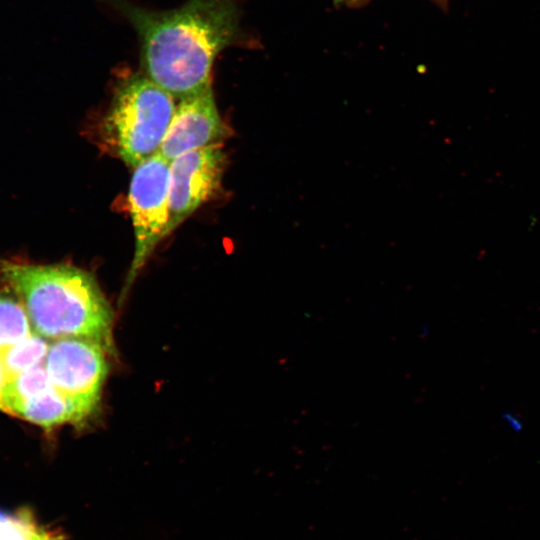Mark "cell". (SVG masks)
Here are the masks:
<instances>
[{
	"label": "cell",
	"mask_w": 540,
	"mask_h": 540,
	"mask_svg": "<svg viewBox=\"0 0 540 540\" xmlns=\"http://www.w3.org/2000/svg\"><path fill=\"white\" fill-rule=\"evenodd\" d=\"M112 6L138 36L141 73L178 101L212 87L216 57L243 40L238 0H187L165 11L127 0Z\"/></svg>",
	"instance_id": "cell-1"
},
{
	"label": "cell",
	"mask_w": 540,
	"mask_h": 540,
	"mask_svg": "<svg viewBox=\"0 0 540 540\" xmlns=\"http://www.w3.org/2000/svg\"><path fill=\"white\" fill-rule=\"evenodd\" d=\"M0 279L26 310L32 329L48 339L83 338L113 352V313L95 278L70 265L4 260Z\"/></svg>",
	"instance_id": "cell-2"
},
{
	"label": "cell",
	"mask_w": 540,
	"mask_h": 540,
	"mask_svg": "<svg viewBox=\"0 0 540 540\" xmlns=\"http://www.w3.org/2000/svg\"><path fill=\"white\" fill-rule=\"evenodd\" d=\"M175 109V99L143 73L123 78L105 119L108 138L118 156L135 168L157 154Z\"/></svg>",
	"instance_id": "cell-3"
},
{
	"label": "cell",
	"mask_w": 540,
	"mask_h": 540,
	"mask_svg": "<svg viewBox=\"0 0 540 540\" xmlns=\"http://www.w3.org/2000/svg\"><path fill=\"white\" fill-rule=\"evenodd\" d=\"M106 351L83 338H62L49 344L45 367L52 385L70 403L75 424L98 408L108 365Z\"/></svg>",
	"instance_id": "cell-4"
},
{
	"label": "cell",
	"mask_w": 540,
	"mask_h": 540,
	"mask_svg": "<svg viewBox=\"0 0 540 540\" xmlns=\"http://www.w3.org/2000/svg\"><path fill=\"white\" fill-rule=\"evenodd\" d=\"M169 166L159 153L134 168L129 204L135 237L131 268L123 291L128 290L158 242L169 221Z\"/></svg>",
	"instance_id": "cell-5"
},
{
	"label": "cell",
	"mask_w": 540,
	"mask_h": 540,
	"mask_svg": "<svg viewBox=\"0 0 540 540\" xmlns=\"http://www.w3.org/2000/svg\"><path fill=\"white\" fill-rule=\"evenodd\" d=\"M226 165L222 144L183 153L170 162L165 236L218 192Z\"/></svg>",
	"instance_id": "cell-6"
},
{
	"label": "cell",
	"mask_w": 540,
	"mask_h": 540,
	"mask_svg": "<svg viewBox=\"0 0 540 540\" xmlns=\"http://www.w3.org/2000/svg\"><path fill=\"white\" fill-rule=\"evenodd\" d=\"M229 135L230 129L219 114L210 87L179 101L158 153L171 162L183 153L222 144Z\"/></svg>",
	"instance_id": "cell-7"
},
{
	"label": "cell",
	"mask_w": 540,
	"mask_h": 540,
	"mask_svg": "<svg viewBox=\"0 0 540 540\" xmlns=\"http://www.w3.org/2000/svg\"><path fill=\"white\" fill-rule=\"evenodd\" d=\"M19 416L44 428L73 423L75 415L70 403L53 385L24 401L16 410Z\"/></svg>",
	"instance_id": "cell-8"
},
{
	"label": "cell",
	"mask_w": 540,
	"mask_h": 540,
	"mask_svg": "<svg viewBox=\"0 0 540 540\" xmlns=\"http://www.w3.org/2000/svg\"><path fill=\"white\" fill-rule=\"evenodd\" d=\"M49 344L48 339L33 332L24 340L1 351L0 356L8 378L45 363Z\"/></svg>",
	"instance_id": "cell-9"
},
{
	"label": "cell",
	"mask_w": 540,
	"mask_h": 540,
	"mask_svg": "<svg viewBox=\"0 0 540 540\" xmlns=\"http://www.w3.org/2000/svg\"><path fill=\"white\" fill-rule=\"evenodd\" d=\"M33 332L21 302L10 294L0 293V352Z\"/></svg>",
	"instance_id": "cell-10"
},
{
	"label": "cell",
	"mask_w": 540,
	"mask_h": 540,
	"mask_svg": "<svg viewBox=\"0 0 540 540\" xmlns=\"http://www.w3.org/2000/svg\"><path fill=\"white\" fill-rule=\"evenodd\" d=\"M51 385L45 363L9 379L4 390L6 413L14 416L24 401Z\"/></svg>",
	"instance_id": "cell-11"
},
{
	"label": "cell",
	"mask_w": 540,
	"mask_h": 540,
	"mask_svg": "<svg viewBox=\"0 0 540 540\" xmlns=\"http://www.w3.org/2000/svg\"><path fill=\"white\" fill-rule=\"evenodd\" d=\"M0 540H60V537L39 525L27 511H0Z\"/></svg>",
	"instance_id": "cell-12"
},
{
	"label": "cell",
	"mask_w": 540,
	"mask_h": 540,
	"mask_svg": "<svg viewBox=\"0 0 540 540\" xmlns=\"http://www.w3.org/2000/svg\"><path fill=\"white\" fill-rule=\"evenodd\" d=\"M500 417L514 433L519 434L525 429V423L522 418L512 411H503Z\"/></svg>",
	"instance_id": "cell-13"
},
{
	"label": "cell",
	"mask_w": 540,
	"mask_h": 540,
	"mask_svg": "<svg viewBox=\"0 0 540 540\" xmlns=\"http://www.w3.org/2000/svg\"><path fill=\"white\" fill-rule=\"evenodd\" d=\"M8 381H9V378L4 368L1 356H0V410L5 413H6V406L4 402V390Z\"/></svg>",
	"instance_id": "cell-14"
}]
</instances>
